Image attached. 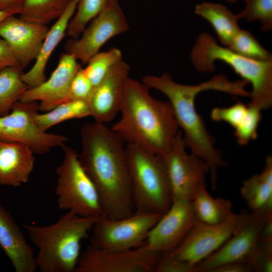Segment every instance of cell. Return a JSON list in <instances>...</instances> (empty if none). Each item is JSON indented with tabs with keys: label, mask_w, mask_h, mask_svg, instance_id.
Here are the masks:
<instances>
[{
	"label": "cell",
	"mask_w": 272,
	"mask_h": 272,
	"mask_svg": "<svg viewBox=\"0 0 272 272\" xmlns=\"http://www.w3.org/2000/svg\"><path fill=\"white\" fill-rule=\"evenodd\" d=\"M78 2L79 0H73L49 29L34 65L22 75V80L29 88L35 87L46 81L45 71L48 59L66 34L69 23L76 12Z\"/></svg>",
	"instance_id": "obj_21"
},
{
	"label": "cell",
	"mask_w": 272,
	"mask_h": 272,
	"mask_svg": "<svg viewBox=\"0 0 272 272\" xmlns=\"http://www.w3.org/2000/svg\"><path fill=\"white\" fill-rule=\"evenodd\" d=\"M238 219L234 214L224 222L210 225L197 221L179 245L168 252L174 259L195 268L217 251L233 234Z\"/></svg>",
	"instance_id": "obj_14"
},
{
	"label": "cell",
	"mask_w": 272,
	"mask_h": 272,
	"mask_svg": "<svg viewBox=\"0 0 272 272\" xmlns=\"http://www.w3.org/2000/svg\"><path fill=\"white\" fill-rule=\"evenodd\" d=\"M194 12L211 24L220 42L226 47L240 29L236 14L222 4L203 2L196 5Z\"/></svg>",
	"instance_id": "obj_23"
},
{
	"label": "cell",
	"mask_w": 272,
	"mask_h": 272,
	"mask_svg": "<svg viewBox=\"0 0 272 272\" xmlns=\"http://www.w3.org/2000/svg\"><path fill=\"white\" fill-rule=\"evenodd\" d=\"M247 262L257 272L272 271V241L258 242L257 246Z\"/></svg>",
	"instance_id": "obj_33"
},
{
	"label": "cell",
	"mask_w": 272,
	"mask_h": 272,
	"mask_svg": "<svg viewBox=\"0 0 272 272\" xmlns=\"http://www.w3.org/2000/svg\"><path fill=\"white\" fill-rule=\"evenodd\" d=\"M156 272H195V268L188 263L172 257L168 252L161 253Z\"/></svg>",
	"instance_id": "obj_36"
},
{
	"label": "cell",
	"mask_w": 272,
	"mask_h": 272,
	"mask_svg": "<svg viewBox=\"0 0 272 272\" xmlns=\"http://www.w3.org/2000/svg\"><path fill=\"white\" fill-rule=\"evenodd\" d=\"M78 60L72 54L63 53L49 79L40 85L26 90L19 100L23 102L39 101V109L48 111L58 104L71 100L72 82L81 68Z\"/></svg>",
	"instance_id": "obj_16"
},
{
	"label": "cell",
	"mask_w": 272,
	"mask_h": 272,
	"mask_svg": "<svg viewBox=\"0 0 272 272\" xmlns=\"http://www.w3.org/2000/svg\"><path fill=\"white\" fill-rule=\"evenodd\" d=\"M114 0H79L66 34L72 39L79 37L84 29L100 12Z\"/></svg>",
	"instance_id": "obj_28"
},
{
	"label": "cell",
	"mask_w": 272,
	"mask_h": 272,
	"mask_svg": "<svg viewBox=\"0 0 272 272\" xmlns=\"http://www.w3.org/2000/svg\"><path fill=\"white\" fill-rule=\"evenodd\" d=\"M88 116H91V112L87 100H71L43 113L37 112L34 116V121L40 130L47 131L62 122Z\"/></svg>",
	"instance_id": "obj_25"
},
{
	"label": "cell",
	"mask_w": 272,
	"mask_h": 272,
	"mask_svg": "<svg viewBox=\"0 0 272 272\" xmlns=\"http://www.w3.org/2000/svg\"><path fill=\"white\" fill-rule=\"evenodd\" d=\"M142 82L149 88L159 91L168 98L179 127L181 129L186 148L208 163L212 187L215 189L217 170L226 167L227 164L222 158L221 152L216 146L215 139L196 110L195 99L198 93L207 90L243 96L246 94L245 81L242 80L231 81L225 75L218 74L206 82L187 85L176 83L166 72L161 76H146Z\"/></svg>",
	"instance_id": "obj_2"
},
{
	"label": "cell",
	"mask_w": 272,
	"mask_h": 272,
	"mask_svg": "<svg viewBox=\"0 0 272 272\" xmlns=\"http://www.w3.org/2000/svg\"><path fill=\"white\" fill-rule=\"evenodd\" d=\"M162 216L139 212L120 219L102 216L92 229L90 243L106 251H127L139 247L145 243L150 231Z\"/></svg>",
	"instance_id": "obj_8"
},
{
	"label": "cell",
	"mask_w": 272,
	"mask_h": 272,
	"mask_svg": "<svg viewBox=\"0 0 272 272\" xmlns=\"http://www.w3.org/2000/svg\"><path fill=\"white\" fill-rule=\"evenodd\" d=\"M225 1L229 3H234L237 1V0H225Z\"/></svg>",
	"instance_id": "obj_42"
},
{
	"label": "cell",
	"mask_w": 272,
	"mask_h": 272,
	"mask_svg": "<svg viewBox=\"0 0 272 272\" xmlns=\"http://www.w3.org/2000/svg\"><path fill=\"white\" fill-rule=\"evenodd\" d=\"M49 29L46 25L25 21L10 15L0 23V36L23 70L37 58Z\"/></svg>",
	"instance_id": "obj_18"
},
{
	"label": "cell",
	"mask_w": 272,
	"mask_h": 272,
	"mask_svg": "<svg viewBox=\"0 0 272 272\" xmlns=\"http://www.w3.org/2000/svg\"><path fill=\"white\" fill-rule=\"evenodd\" d=\"M23 73L17 67H8L0 72V116L9 114L29 88L22 80Z\"/></svg>",
	"instance_id": "obj_27"
},
{
	"label": "cell",
	"mask_w": 272,
	"mask_h": 272,
	"mask_svg": "<svg viewBox=\"0 0 272 272\" xmlns=\"http://www.w3.org/2000/svg\"><path fill=\"white\" fill-rule=\"evenodd\" d=\"M122 60L121 50L117 48H111L93 55L83 70L94 87L102 81L112 67Z\"/></svg>",
	"instance_id": "obj_29"
},
{
	"label": "cell",
	"mask_w": 272,
	"mask_h": 272,
	"mask_svg": "<svg viewBox=\"0 0 272 272\" xmlns=\"http://www.w3.org/2000/svg\"><path fill=\"white\" fill-rule=\"evenodd\" d=\"M186 148L179 130L169 149L160 156L167 170L173 200L192 201L197 192L206 187V176L210 173L208 163L194 154H188Z\"/></svg>",
	"instance_id": "obj_10"
},
{
	"label": "cell",
	"mask_w": 272,
	"mask_h": 272,
	"mask_svg": "<svg viewBox=\"0 0 272 272\" xmlns=\"http://www.w3.org/2000/svg\"><path fill=\"white\" fill-rule=\"evenodd\" d=\"M191 201L197 221L205 224H220L234 214L230 200L213 197L206 187L197 192Z\"/></svg>",
	"instance_id": "obj_24"
},
{
	"label": "cell",
	"mask_w": 272,
	"mask_h": 272,
	"mask_svg": "<svg viewBox=\"0 0 272 272\" xmlns=\"http://www.w3.org/2000/svg\"><path fill=\"white\" fill-rule=\"evenodd\" d=\"M73 0H25L21 19L47 25L59 18Z\"/></svg>",
	"instance_id": "obj_26"
},
{
	"label": "cell",
	"mask_w": 272,
	"mask_h": 272,
	"mask_svg": "<svg viewBox=\"0 0 272 272\" xmlns=\"http://www.w3.org/2000/svg\"><path fill=\"white\" fill-rule=\"evenodd\" d=\"M244 9L236 14L238 19L248 22L258 20L261 30L268 32L272 29V0H244Z\"/></svg>",
	"instance_id": "obj_31"
},
{
	"label": "cell",
	"mask_w": 272,
	"mask_h": 272,
	"mask_svg": "<svg viewBox=\"0 0 272 272\" xmlns=\"http://www.w3.org/2000/svg\"><path fill=\"white\" fill-rule=\"evenodd\" d=\"M93 86L81 67L75 76L71 85V100H87Z\"/></svg>",
	"instance_id": "obj_35"
},
{
	"label": "cell",
	"mask_w": 272,
	"mask_h": 272,
	"mask_svg": "<svg viewBox=\"0 0 272 272\" xmlns=\"http://www.w3.org/2000/svg\"><path fill=\"white\" fill-rule=\"evenodd\" d=\"M39 111L37 102H16L9 114L0 116V140L26 145L34 154L62 148L68 140L66 137L43 131L37 126L34 116Z\"/></svg>",
	"instance_id": "obj_9"
},
{
	"label": "cell",
	"mask_w": 272,
	"mask_h": 272,
	"mask_svg": "<svg viewBox=\"0 0 272 272\" xmlns=\"http://www.w3.org/2000/svg\"><path fill=\"white\" fill-rule=\"evenodd\" d=\"M271 214L272 208H265L238 214L233 234L217 251L197 265L196 272H211L230 262H247L257 246L261 230Z\"/></svg>",
	"instance_id": "obj_11"
},
{
	"label": "cell",
	"mask_w": 272,
	"mask_h": 272,
	"mask_svg": "<svg viewBox=\"0 0 272 272\" xmlns=\"http://www.w3.org/2000/svg\"><path fill=\"white\" fill-rule=\"evenodd\" d=\"M25 0H0V11L10 15L20 14L22 12Z\"/></svg>",
	"instance_id": "obj_39"
},
{
	"label": "cell",
	"mask_w": 272,
	"mask_h": 272,
	"mask_svg": "<svg viewBox=\"0 0 272 272\" xmlns=\"http://www.w3.org/2000/svg\"><path fill=\"white\" fill-rule=\"evenodd\" d=\"M99 217H81L69 211L49 225H23L38 249L36 263L39 271L75 272L81 253V242L89 238Z\"/></svg>",
	"instance_id": "obj_4"
},
{
	"label": "cell",
	"mask_w": 272,
	"mask_h": 272,
	"mask_svg": "<svg viewBox=\"0 0 272 272\" xmlns=\"http://www.w3.org/2000/svg\"><path fill=\"white\" fill-rule=\"evenodd\" d=\"M62 149L64 158L56 169L58 207L81 217L104 215L96 188L83 167L79 154L70 146L65 145Z\"/></svg>",
	"instance_id": "obj_7"
},
{
	"label": "cell",
	"mask_w": 272,
	"mask_h": 272,
	"mask_svg": "<svg viewBox=\"0 0 272 272\" xmlns=\"http://www.w3.org/2000/svg\"><path fill=\"white\" fill-rule=\"evenodd\" d=\"M80 161L97 191L104 216L120 219L134 213L124 143L105 123L86 124L81 131Z\"/></svg>",
	"instance_id": "obj_1"
},
{
	"label": "cell",
	"mask_w": 272,
	"mask_h": 272,
	"mask_svg": "<svg viewBox=\"0 0 272 272\" xmlns=\"http://www.w3.org/2000/svg\"><path fill=\"white\" fill-rule=\"evenodd\" d=\"M9 15H10V14L8 13L0 11V23L2 22L4 20H5Z\"/></svg>",
	"instance_id": "obj_41"
},
{
	"label": "cell",
	"mask_w": 272,
	"mask_h": 272,
	"mask_svg": "<svg viewBox=\"0 0 272 272\" xmlns=\"http://www.w3.org/2000/svg\"><path fill=\"white\" fill-rule=\"evenodd\" d=\"M34 153L22 143L0 140V184L18 187L28 181Z\"/></svg>",
	"instance_id": "obj_20"
},
{
	"label": "cell",
	"mask_w": 272,
	"mask_h": 272,
	"mask_svg": "<svg viewBox=\"0 0 272 272\" xmlns=\"http://www.w3.org/2000/svg\"><path fill=\"white\" fill-rule=\"evenodd\" d=\"M129 28L118 0H114L90 22L79 38L67 42L65 52L86 64L108 40Z\"/></svg>",
	"instance_id": "obj_12"
},
{
	"label": "cell",
	"mask_w": 272,
	"mask_h": 272,
	"mask_svg": "<svg viewBox=\"0 0 272 272\" xmlns=\"http://www.w3.org/2000/svg\"><path fill=\"white\" fill-rule=\"evenodd\" d=\"M253 268L246 262L234 261L226 263L213 269L211 272H251Z\"/></svg>",
	"instance_id": "obj_38"
},
{
	"label": "cell",
	"mask_w": 272,
	"mask_h": 272,
	"mask_svg": "<svg viewBox=\"0 0 272 272\" xmlns=\"http://www.w3.org/2000/svg\"><path fill=\"white\" fill-rule=\"evenodd\" d=\"M149 89L129 77L119 110L121 117L111 128L125 144L161 156L180 129L170 103L154 98Z\"/></svg>",
	"instance_id": "obj_3"
},
{
	"label": "cell",
	"mask_w": 272,
	"mask_h": 272,
	"mask_svg": "<svg viewBox=\"0 0 272 272\" xmlns=\"http://www.w3.org/2000/svg\"><path fill=\"white\" fill-rule=\"evenodd\" d=\"M243 56L258 61L272 60V55L258 42L252 34L240 29L227 47Z\"/></svg>",
	"instance_id": "obj_30"
},
{
	"label": "cell",
	"mask_w": 272,
	"mask_h": 272,
	"mask_svg": "<svg viewBox=\"0 0 272 272\" xmlns=\"http://www.w3.org/2000/svg\"><path fill=\"white\" fill-rule=\"evenodd\" d=\"M272 241V214L265 222L259 234L258 242Z\"/></svg>",
	"instance_id": "obj_40"
},
{
	"label": "cell",
	"mask_w": 272,
	"mask_h": 272,
	"mask_svg": "<svg viewBox=\"0 0 272 272\" xmlns=\"http://www.w3.org/2000/svg\"><path fill=\"white\" fill-rule=\"evenodd\" d=\"M161 253L145 244L127 251H106L89 244L81 253L75 272H152Z\"/></svg>",
	"instance_id": "obj_13"
},
{
	"label": "cell",
	"mask_w": 272,
	"mask_h": 272,
	"mask_svg": "<svg viewBox=\"0 0 272 272\" xmlns=\"http://www.w3.org/2000/svg\"><path fill=\"white\" fill-rule=\"evenodd\" d=\"M261 111L256 107L247 105L244 116L234 128V134L240 145H246L257 138L258 125L262 118Z\"/></svg>",
	"instance_id": "obj_32"
},
{
	"label": "cell",
	"mask_w": 272,
	"mask_h": 272,
	"mask_svg": "<svg viewBox=\"0 0 272 272\" xmlns=\"http://www.w3.org/2000/svg\"><path fill=\"white\" fill-rule=\"evenodd\" d=\"M8 67L20 68L18 63L7 42L3 39H0V72Z\"/></svg>",
	"instance_id": "obj_37"
},
{
	"label": "cell",
	"mask_w": 272,
	"mask_h": 272,
	"mask_svg": "<svg viewBox=\"0 0 272 272\" xmlns=\"http://www.w3.org/2000/svg\"><path fill=\"white\" fill-rule=\"evenodd\" d=\"M242 197L252 211L272 208V157L266 158L262 172L245 180L240 189Z\"/></svg>",
	"instance_id": "obj_22"
},
{
	"label": "cell",
	"mask_w": 272,
	"mask_h": 272,
	"mask_svg": "<svg viewBox=\"0 0 272 272\" xmlns=\"http://www.w3.org/2000/svg\"><path fill=\"white\" fill-rule=\"evenodd\" d=\"M191 61L198 72H214L215 62L229 65L243 80L251 84L250 101L248 105L263 110L272 106V60L258 61L238 54L219 45L207 32L199 34L191 51Z\"/></svg>",
	"instance_id": "obj_5"
},
{
	"label": "cell",
	"mask_w": 272,
	"mask_h": 272,
	"mask_svg": "<svg viewBox=\"0 0 272 272\" xmlns=\"http://www.w3.org/2000/svg\"><path fill=\"white\" fill-rule=\"evenodd\" d=\"M247 108V106L243 103L238 101L228 107L213 108L211 112V117L215 121L225 122L234 129L244 116Z\"/></svg>",
	"instance_id": "obj_34"
},
{
	"label": "cell",
	"mask_w": 272,
	"mask_h": 272,
	"mask_svg": "<svg viewBox=\"0 0 272 272\" xmlns=\"http://www.w3.org/2000/svg\"><path fill=\"white\" fill-rule=\"evenodd\" d=\"M0 248L16 272H35L37 268L32 247L11 214L1 203Z\"/></svg>",
	"instance_id": "obj_19"
},
{
	"label": "cell",
	"mask_w": 272,
	"mask_h": 272,
	"mask_svg": "<svg viewBox=\"0 0 272 272\" xmlns=\"http://www.w3.org/2000/svg\"><path fill=\"white\" fill-rule=\"evenodd\" d=\"M134 212L164 214L172 203L162 157L134 145H125Z\"/></svg>",
	"instance_id": "obj_6"
},
{
	"label": "cell",
	"mask_w": 272,
	"mask_h": 272,
	"mask_svg": "<svg viewBox=\"0 0 272 272\" xmlns=\"http://www.w3.org/2000/svg\"><path fill=\"white\" fill-rule=\"evenodd\" d=\"M130 67L123 60L115 64L93 87L87 99L95 121H111L119 112Z\"/></svg>",
	"instance_id": "obj_17"
},
{
	"label": "cell",
	"mask_w": 272,
	"mask_h": 272,
	"mask_svg": "<svg viewBox=\"0 0 272 272\" xmlns=\"http://www.w3.org/2000/svg\"><path fill=\"white\" fill-rule=\"evenodd\" d=\"M197 221L191 200H174L150 231L145 244L154 252H171L179 245Z\"/></svg>",
	"instance_id": "obj_15"
}]
</instances>
